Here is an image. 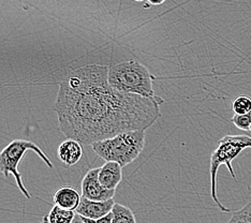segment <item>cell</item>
Returning a JSON list of instances; mask_svg holds the SVG:
<instances>
[{
  "mask_svg": "<svg viewBox=\"0 0 251 223\" xmlns=\"http://www.w3.org/2000/svg\"><path fill=\"white\" fill-rule=\"evenodd\" d=\"M108 70L107 66L87 65L60 83L54 111L59 130L68 139L93 145L127 131H146L161 116L162 98L113 89Z\"/></svg>",
  "mask_w": 251,
  "mask_h": 223,
  "instance_id": "cell-1",
  "label": "cell"
},
{
  "mask_svg": "<svg viewBox=\"0 0 251 223\" xmlns=\"http://www.w3.org/2000/svg\"><path fill=\"white\" fill-rule=\"evenodd\" d=\"M108 83L113 89L121 93L151 99L160 98L155 95L150 70L136 60H125L111 67L108 70Z\"/></svg>",
  "mask_w": 251,
  "mask_h": 223,
  "instance_id": "cell-2",
  "label": "cell"
},
{
  "mask_svg": "<svg viewBox=\"0 0 251 223\" xmlns=\"http://www.w3.org/2000/svg\"><path fill=\"white\" fill-rule=\"evenodd\" d=\"M145 147V130L127 131L91 145L100 158L106 162H117L124 168L140 157Z\"/></svg>",
  "mask_w": 251,
  "mask_h": 223,
  "instance_id": "cell-3",
  "label": "cell"
},
{
  "mask_svg": "<svg viewBox=\"0 0 251 223\" xmlns=\"http://www.w3.org/2000/svg\"><path fill=\"white\" fill-rule=\"evenodd\" d=\"M246 148H251V136L245 134H227L225 135L216 145L210 156L209 177H210V196L213 201L222 213H230L231 209L222 204L217 196V174L221 165H226L229 170L232 178L236 180L235 172L233 169V160Z\"/></svg>",
  "mask_w": 251,
  "mask_h": 223,
  "instance_id": "cell-4",
  "label": "cell"
},
{
  "mask_svg": "<svg viewBox=\"0 0 251 223\" xmlns=\"http://www.w3.org/2000/svg\"><path fill=\"white\" fill-rule=\"evenodd\" d=\"M28 150H32L33 152H36L40 159L44 161V163L50 169L54 168L52 161H50L47 154L44 153V151L37 144H35V143L25 140H14L8 146H5L1 152H0V173L3 174L7 178L9 175L12 174L16 180V185H18L20 191L24 194L25 198H30V193L26 189L24 181H23L22 178V175L19 171V164L21 160Z\"/></svg>",
  "mask_w": 251,
  "mask_h": 223,
  "instance_id": "cell-5",
  "label": "cell"
},
{
  "mask_svg": "<svg viewBox=\"0 0 251 223\" xmlns=\"http://www.w3.org/2000/svg\"><path fill=\"white\" fill-rule=\"evenodd\" d=\"M98 169L89 170L82 180V197L94 202L108 201L115 196L116 190H108L100 184Z\"/></svg>",
  "mask_w": 251,
  "mask_h": 223,
  "instance_id": "cell-6",
  "label": "cell"
},
{
  "mask_svg": "<svg viewBox=\"0 0 251 223\" xmlns=\"http://www.w3.org/2000/svg\"><path fill=\"white\" fill-rule=\"evenodd\" d=\"M114 205H115V202H114L113 198L104 202H94L82 197L81 203H79L75 213L85 217V218L98 220L102 217L106 216L108 213H111Z\"/></svg>",
  "mask_w": 251,
  "mask_h": 223,
  "instance_id": "cell-7",
  "label": "cell"
},
{
  "mask_svg": "<svg viewBox=\"0 0 251 223\" xmlns=\"http://www.w3.org/2000/svg\"><path fill=\"white\" fill-rule=\"evenodd\" d=\"M57 156H58L60 162L65 167H73V165L79 162V160L82 159L83 156V148L81 143L72 139H67L58 146Z\"/></svg>",
  "mask_w": 251,
  "mask_h": 223,
  "instance_id": "cell-8",
  "label": "cell"
},
{
  "mask_svg": "<svg viewBox=\"0 0 251 223\" xmlns=\"http://www.w3.org/2000/svg\"><path fill=\"white\" fill-rule=\"evenodd\" d=\"M123 179V168L117 162H106L99 171L100 184L108 190H116Z\"/></svg>",
  "mask_w": 251,
  "mask_h": 223,
  "instance_id": "cell-9",
  "label": "cell"
},
{
  "mask_svg": "<svg viewBox=\"0 0 251 223\" xmlns=\"http://www.w3.org/2000/svg\"><path fill=\"white\" fill-rule=\"evenodd\" d=\"M82 196L76 191V189L69 186L60 187L54 194L53 201L56 206L67 210L75 211L81 203Z\"/></svg>",
  "mask_w": 251,
  "mask_h": 223,
  "instance_id": "cell-10",
  "label": "cell"
},
{
  "mask_svg": "<svg viewBox=\"0 0 251 223\" xmlns=\"http://www.w3.org/2000/svg\"><path fill=\"white\" fill-rule=\"evenodd\" d=\"M75 217V211L60 208L54 205L48 216L44 217V222L48 223H71Z\"/></svg>",
  "mask_w": 251,
  "mask_h": 223,
  "instance_id": "cell-11",
  "label": "cell"
},
{
  "mask_svg": "<svg viewBox=\"0 0 251 223\" xmlns=\"http://www.w3.org/2000/svg\"><path fill=\"white\" fill-rule=\"evenodd\" d=\"M113 223H136L135 215L129 207L115 203L112 209Z\"/></svg>",
  "mask_w": 251,
  "mask_h": 223,
  "instance_id": "cell-12",
  "label": "cell"
},
{
  "mask_svg": "<svg viewBox=\"0 0 251 223\" xmlns=\"http://www.w3.org/2000/svg\"><path fill=\"white\" fill-rule=\"evenodd\" d=\"M232 110L235 115H244L251 111V98L247 96H239L232 102Z\"/></svg>",
  "mask_w": 251,
  "mask_h": 223,
  "instance_id": "cell-13",
  "label": "cell"
},
{
  "mask_svg": "<svg viewBox=\"0 0 251 223\" xmlns=\"http://www.w3.org/2000/svg\"><path fill=\"white\" fill-rule=\"evenodd\" d=\"M227 223H251V203L234 211Z\"/></svg>",
  "mask_w": 251,
  "mask_h": 223,
  "instance_id": "cell-14",
  "label": "cell"
},
{
  "mask_svg": "<svg viewBox=\"0 0 251 223\" xmlns=\"http://www.w3.org/2000/svg\"><path fill=\"white\" fill-rule=\"evenodd\" d=\"M231 123L238 129L244 131H250L251 127V111L244 115H234L231 118Z\"/></svg>",
  "mask_w": 251,
  "mask_h": 223,
  "instance_id": "cell-15",
  "label": "cell"
},
{
  "mask_svg": "<svg viewBox=\"0 0 251 223\" xmlns=\"http://www.w3.org/2000/svg\"><path fill=\"white\" fill-rule=\"evenodd\" d=\"M97 222H98V223H113V214H112V211H111V213H108L106 216L102 217V218L97 220Z\"/></svg>",
  "mask_w": 251,
  "mask_h": 223,
  "instance_id": "cell-16",
  "label": "cell"
},
{
  "mask_svg": "<svg viewBox=\"0 0 251 223\" xmlns=\"http://www.w3.org/2000/svg\"><path fill=\"white\" fill-rule=\"evenodd\" d=\"M71 223H84L83 217L81 215H78V214L75 213V217H74V219L72 220Z\"/></svg>",
  "mask_w": 251,
  "mask_h": 223,
  "instance_id": "cell-17",
  "label": "cell"
},
{
  "mask_svg": "<svg viewBox=\"0 0 251 223\" xmlns=\"http://www.w3.org/2000/svg\"><path fill=\"white\" fill-rule=\"evenodd\" d=\"M148 2H150L151 4H153V5H159V4H162L165 2V0H147Z\"/></svg>",
  "mask_w": 251,
  "mask_h": 223,
  "instance_id": "cell-18",
  "label": "cell"
},
{
  "mask_svg": "<svg viewBox=\"0 0 251 223\" xmlns=\"http://www.w3.org/2000/svg\"><path fill=\"white\" fill-rule=\"evenodd\" d=\"M83 220H84V223H98V222H97V220L85 218V217H83Z\"/></svg>",
  "mask_w": 251,
  "mask_h": 223,
  "instance_id": "cell-19",
  "label": "cell"
},
{
  "mask_svg": "<svg viewBox=\"0 0 251 223\" xmlns=\"http://www.w3.org/2000/svg\"><path fill=\"white\" fill-rule=\"evenodd\" d=\"M134 1H139L140 2V1H144V0H134Z\"/></svg>",
  "mask_w": 251,
  "mask_h": 223,
  "instance_id": "cell-20",
  "label": "cell"
},
{
  "mask_svg": "<svg viewBox=\"0 0 251 223\" xmlns=\"http://www.w3.org/2000/svg\"><path fill=\"white\" fill-rule=\"evenodd\" d=\"M42 223H48V222H42Z\"/></svg>",
  "mask_w": 251,
  "mask_h": 223,
  "instance_id": "cell-21",
  "label": "cell"
},
{
  "mask_svg": "<svg viewBox=\"0 0 251 223\" xmlns=\"http://www.w3.org/2000/svg\"><path fill=\"white\" fill-rule=\"evenodd\" d=\"M250 131H251V127H250Z\"/></svg>",
  "mask_w": 251,
  "mask_h": 223,
  "instance_id": "cell-22",
  "label": "cell"
},
{
  "mask_svg": "<svg viewBox=\"0 0 251 223\" xmlns=\"http://www.w3.org/2000/svg\"><path fill=\"white\" fill-rule=\"evenodd\" d=\"M250 40H251V37H250Z\"/></svg>",
  "mask_w": 251,
  "mask_h": 223,
  "instance_id": "cell-23",
  "label": "cell"
}]
</instances>
